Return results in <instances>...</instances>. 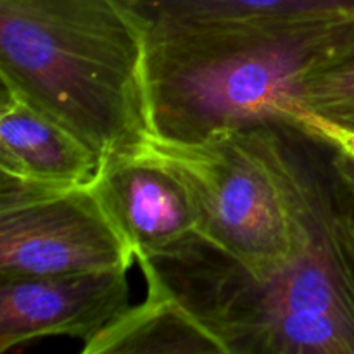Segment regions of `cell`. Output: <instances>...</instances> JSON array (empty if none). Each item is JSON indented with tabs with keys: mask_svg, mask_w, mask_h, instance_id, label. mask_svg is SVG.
Instances as JSON below:
<instances>
[{
	"mask_svg": "<svg viewBox=\"0 0 354 354\" xmlns=\"http://www.w3.org/2000/svg\"><path fill=\"white\" fill-rule=\"evenodd\" d=\"M310 140L313 235L289 265L254 279L203 241L138 263L145 280L168 290L223 353L354 354V239Z\"/></svg>",
	"mask_w": 354,
	"mask_h": 354,
	"instance_id": "1",
	"label": "cell"
},
{
	"mask_svg": "<svg viewBox=\"0 0 354 354\" xmlns=\"http://www.w3.org/2000/svg\"><path fill=\"white\" fill-rule=\"evenodd\" d=\"M354 23V12L272 21L149 24L147 95L154 135L197 140L286 124L301 86Z\"/></svg>",
	"mask_w": 354,
	"mask_h": 354,
	"instance_id": "2",
	"label": "cell"
},
{
	"mask_svg": "<svg viewBox=\"0 0 354 354\" xmlns=\"http://www.w3.org/2000/svg\"><path fill=\"white\" fill-rule=\"evenodd\" d=\"M147 44L149 23L127 0H0V76L100 162L154 133Z\"/></svg>",
	"mask_w": 354,
	"mask_h": 354,
	"instance_id": "3",
	"label": "cell"
},
{
	"mask_svg": "<svg viewBox=\"0 0 354 354\" xmlns=\"http://www.w3.org/2000/svg\"><path fill=\"white\" fill-rule=\"evenodd\" d=\"M145 144L189 187L199 237L254 279L296 259L313 235V166L282 124L216 131L197 140L149 135Z\"/></svg>",
	"mask_w": 354,
	"mask_h": 354,
	"instance_id": "4",
	"label": "cell"
},
{
	"mask_svg": "<svg viewBox=\"0 0 354 354\" xmlns=\"http://www.w3.org/2000/svg\"><path fill=\"white\" fill-rule=\"evenodd\" d=\"M135 261L90 183L0 196V282L130 268Z\"/></svg>",
	"mask_w": 354,
	"mask_h": 354,
	"instance_id": "5",
	"label": "cell"
},
{
	"mask_svg": "<svg viewBox=\"0 0 354 354\" xmlns=\"http://www.w3.org/2000/svg\"><path fill=\"white\" fill-rule=\"evenodd\" d=\"M90 185L138 263L173 258L201 241L189 187L145 140L104 159Z\"/></svg>",
	"mask_w": 354,
	"mask_h": 354,
	"instance_id": "6",
	"label": "cell"
},
{
	"mask_svg": "<svg viewBox=\"0 0 354 354\" xmlns=\"http://www.w3.org/2000/svg\"><path fill=\"white\" fill-rule=\"evenodd\" d=\"M128 270L0 282V353L57 335L92 341L131 306Z\"/></svg>",
	"mask_w": 354,
	"mask_h": 354,
	"instance_id": "7",
	"label": "cell"
},
{
	"mask_svg": "<svg viewBox=\"0 0 354 354\" xmlns=\"http://www.w3.org/2000/svg\"><path fill=\"white\" fill-rule=\"evenodd\" d=\"M99 165L97 152L76 131L0 76V194L88 185Z\"/></svg>",
	"mask_w": 354,
	"mask_h": 354,
	"instance_id": "8",
	"label": "cell"
},
{
	"mask_svg": "<svg viewBox=\"0 0 354 354\" xmlns=\"http://www.w3.org/2000/svg\"><path fill=\"white\" fill-rule=\"evenodd\" d=\"M145 283L144 303L131 304L86 342L83 353H223L216 339L168 290Z\"/></svg>",
	"mask_w": 354,
	"mask_h": 354,
	"instance_id": "9",
	"label": "cell"
},
{
	"mask_svg": "<svg viewBox=\"0 0 354 354\" xmlns=\"http://www.w3.org/2000/svg\"><path fill=\"white\" fill-rule=\"evenodd\" d=\"M149 24L166 21H272L354 12V0H127Z\"/></svg>",
	"mask_w": 354,
	"mask_h": 354,
	"instance_id": "10",
	"label": "cell"
},
{
	"mask_svg": "<svg viewBox=\"0 0 354 354\" xmlns=\"http://www.w3.org/2000/svg\"><path fill=\"white\" fill-rule=\"evenodd\" d=\"M299 104L322 116L354 127V23L306 76Z\"/></svg>",
	"mask_w": 354,
	"mask_h": 354,
	"instance_id": "11",
	"label": "cell"
},
{
	"mask_svg": "<svg viewBox=\"0 0 354 354\" xmlns=\"http://www.w3.org/2000/svg\"><path fill=\"white\" fill-rule=\"evenodd\" d=\"M283 127L294 128V130L301 131L322 144H327L328 147L354 159V127L322 116L303 106H297L296 109L290 111Z\"/></svg>",
	"mask_w": 354,
	"mask_h": 354,
	"instance_id": "12",
	"label": "cell"
},
{
	"mask_svg": "<svg viewBox=\"0 0 354 354\" xmlns=\"http://www.w3.org/2000/svg\"><path fill=\"white\" fill-rule=\"evenodd\" d=\"M325 145V165L335 203L354 239V159Z\"/></svg>",
	"mask_w": 354,
	"mask_h": 354,
	"instance_id": "13",
	"label": "cell"
}]
</instances>
